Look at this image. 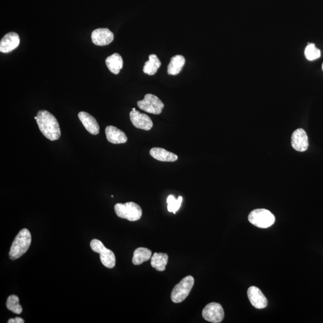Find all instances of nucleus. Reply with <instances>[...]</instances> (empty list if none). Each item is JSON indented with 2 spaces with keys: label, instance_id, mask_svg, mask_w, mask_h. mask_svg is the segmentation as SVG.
I'll return each mask as SVG.
<instances>
[{
  "label": "nucleus",
  "instance_id": "obj_1",
  "mask_svg": "<svg viewBox=\"0 0 323 323\" xmlns=\"http://www.w3.org/2000/svg\"><path fill=\"white\" fill-rule=\"evenodd\" d=\"M36 122L43 136L50 141L60 139L61 136L60 125L56 117L48 111L40 110L36 114Z\"/></svg>",
  "mask_w": 323,
  "mask_h": 323
},
{
  "label": "nucleus",
  "instance_id": "obj_2",
  "mask_svg": "<svg viewBox=\"0 0 323 323\" xmlns=\"http://www.w3.org/2000/svg\"><path fill=\"white\" fill-rule=\"evenodd\" d=\"M32 244V235L29 230L23 229L20 230L14 240L10 247L9 257L15 260L20 258L29 249Z\"/></svg>",
  "mask_w": 323,
  "mask_h": 323
},
{
  "label": "nucleus",
  "instance_id": "obj_3",
  "mask_svg": "<svg viewBox=\"0 0 323 323\" xmlns=\"http://www.w3.org/2000/svg\"><path fill=\"white\" fill-rule=\"evenodd\" d=\"M114 211L118 217L130 221L140 220L143 214L142 208L133 202L116 204L114 206Z\"/></svg>",
  "mask_w": 323,
  "mask_h": 323
},
{
  "label": "nucleus",
  "instance_id": "obj_4",
  "mask_svg": "<svg viewBox=\"0 0 323 323\" xmlns=\"http://www.w3.org/2000/svg\"><path fill=\"white\" fill-rule=\"evenodd\" d=\"M195 283V280L192 276L183 278L178 285L174 286L171 298L174 303H179L183 302L189 296Z\"/></svg>",
  "mask_w": 323,
  "mask_h": 323
},
{
  "label": "nucleus",
  "instance_id": "obj_5",
  "mask_svg": "<svg viewBox=\"0 0 323 323\" xmlns=\"http://www.w3.org/2000/svg\"><path fill=\"white\" fill-rule=\"evenodd\" d=\"M249 220L255 226L266 229L275 223V218L268 210L256 209L250 213Z\"/></svg>",
  "mask_w": 323,
  "mask_h": 323
},
{
  "label": "nucleus",
  "instance_id": "obj_6",
  "mask_svg": "<svg viewBox=\"0 0 323 323\" xmlns=\"http://www.w3.org/2000/svg\"><path fill=\"white\" fill-rule=\"evenodd\" d=\"M91 247L92 251L100 254V260L104 266L109 269L114 268L116 265V257L113 251L107 249L101 241L96 239L91 241Z\"/></svg>",
  "mask_w": 323,
  "mask_h": 323
},
{
  "label": "nucleus",
  "instance_id": "obj_7",
  "mask_svg": "<svg viewBox=\"0 0 323 323\" xmlns=\"http://www.w3.org/2000/svg\"><path fill=\"white\" fill-rule=\"evenodd\" d=\"M137 105L142 110L153 114L162 113L164 104L156 95L148 94L145 95L144 100L139 101Z\"/></svg>",
  "mask_w": 323,
  "mask_h": 323
},
{
  "label": "nucleus",
  "instance_id": "obj_8",
  "mask_svg": "<svg viewBox=\"0 0 323 323\" xmlns=\"http://www.w3.org/2000/svg\"><path fill=\"white\" fill-rule=\"evenodd\" d=\"M202 317L207 322L213 323H220L223 321L224 317L223 308L220 303H209L202 311Z\"/></svg>",
  "mask_w": 323,
  "mask_h": 323
},
{
  "label": "nucleus",
  "instance_id": "obj_9",
  "mask_svg": "<svg viewBox=\"0 0 323 323\" xmlns=\"http://www.w3.org/2000/svg\"><path fill=\"white\" fill-rule=\"evenodd\" d=\"M129 116L135 127L145 131H149L153 128V123L150 117L147 114L140 113L136 108L132 109Z\"/></svg>",
  "mask_w": 323,
  "mask_h": 323
},
{
  "label": "nucleus",
  "instance_id": "obj_10",
  "mask_svg": "<svg viewBox=\"0 0 323 323\" xmlns=\"http://www.w3.org/2000/svg\"><path fill=\"white\" fill-rule=\"evenodd\" d=\"M91 38L97 46H107L113 41L114 35L108 29H98L92 32Z\"/></svg>",
  "mask_w": 323,
  "mask_h": 323
},
{
  "label": "nucleus",
  "instance_id": "obj_11",
  "mask_svg": "<svg viewBox=\"0 0 323 323\" xmlns=\"http://www.w3.org/2000/svg\"><path fill=\"white\" fill-rule=\"evenodd\" d=\"M291 145L294 149L303 152L308 149L309 146L307 133L303 129H296L291 136Z\"/></svg>",
  "mask_w": 323,
  "mask_h": 323
},
{
  "label": "nucleus",
  "instance_id": "obj_12",
  "mask_svg": "<svg viewBox=\"0 0 323 323\" xmlns=\"http://www.w3.org/2000/svg\"><path fill=\"white\" fill-rule=\"evenodd\" d=\"M20 43V38L16 33L10 32L5 35L0 41V52L8 53L17 48Z\"/></svg>",
  "mask_w": 323,
  "mask_h": 323
},
{
  "label": "nucleus",
  "instance_id": "obj_13",
  "mask_svg": "<svg viewBox=\"0 0 323 323\" xmlns=\"http://www.w3.org/2000/svg\"><path fill=\"white\" fill-rule=\"evenodd\" d=\"M247 294L251 305L255 308H265L268 305V300L258 287L254 286L250 287L247 291Z\"/></svg>",
  "mask_w": 323,
  "mask_h": 323
},
{
  "label": "nucleus",
  "instance_id": "obj_14",
  "mask_svg": "<svg viewBox=\"0 0 323 323\" xmlns=\"http://www.w3.org/2000/svg\"><path fill=\"white\" fill-rule=\"evenodd\" d=\"M78 117L86 130L90 134L96 136L100 133V126L95 117L85 111H80Z\"/></svg>",
  "mask_w": 323,
  "mask_h": 323
},
{
  "label": "nucleus",
  "instance_id": "obj_15",
  "mask_svg": "<svg viewBox=\"0 0 323 323\" xmlns=\"http://www.w3.org/2000/svg\"><path fill=\"white\" fill-rule=\"evenodd\" d=\"M107 139L113 144H123L128 141V137L120 129L113 126H108L106 128Z\"/></svg>",
  "mask_w": 323,
  "mask_h": 323
},
{
  "label": "nucleus",
  "instance_id": "obj_16",
  "mask_svg": "<svg viewBox=\"0 0 323 323\" xmlns=\"http://www.w3.org/2000/svg\"><path fill=\"white\" fill-rule=\"evenodd\" d=\"M150 154L154 159L161 162H175L178 159L176 154L162 148H152L150 151Z\"/></svg>",
  "mask_w": 323,
  "mask_h": 323
},
{
  "label": "nucleus",
  "instance_id": "obj_17",
  "mask_svg": "<svg viewBox=\"0 0 323 323\" xmlns=\"http://www.w3.org/2000/svg\"><path fill=\"white\" fill-rule=\"evenodd\" d=\"M106 64L109 71L114 74H118L123 68V59L119 53H115L106 59Z\"/></svg>",
  "mask_w": 323,
  "mask_h": 323
},
{
  "label": "nucleus",
  "instance_id": "obj_18",
  "mask_svg": "<svg viewBox=\"0 0 323 323\" xmlns=\"http://www.w3.org/2000/svg\"><path fill=\"white\" fill-rule=\"evenodd\" d=\"M186 63V60L182 55H176L171 59L170 63L168 65L167 72L168 74L176 75L181 72Z\"/></svg>",
  "mask_w": 323,
  "mask_h": 323
},
{
  "label": "nucleus",
  "instance_id": "obj_19",
  "mask_svg": "<svg viewBox=\"0 0 323 323\" xmlns=\"http://www.w3.org/2000/svg\"><path fill=\"white\" fill-rule=\"evenodd\" d=\"M161 66V62L156 55L151 54L148 57V61L145 62L143 67V72L145 74L150 75L155 74L160 67Z\"/></svg>",
  "mask_w": 323,
  "mask_h": 323
},
{
  "label": "nucleus",
  "instance_id": "obj_20",
  "mask_svg": "<svg viewBox=\"0 0 323 323\" xmlns=\"http://www.w3.org/2000/svg\"><path fill=\"white\" fill-rule=\"evenodd\" d=\"M152 252L149 249L140 247L134 252L133 263L134 265H142V263L147 262L150 259Z\"/></svg>",
  "mask_w": 323,
  "mask_h": 323
},
{
  "label": "nucleus",
  "instance_id": "obj_21",
  "mask_svg": "<svg viewBox=\"0 0 323 323\" xmlns=\"http://www.w3.org/2000/svg\"><path fill=\"white\" fill-rule=\"evenodd\" d=\"M168 262V255L162 252H155L151 257V265L158 271H164Z\"/></svg>",
  "mask_w": 323,
  "mask_h": 323
},
{
  "label": "nucleus",
  "instance_id": "obj_22",
  "mask_svg": "<svg viewBox=\"0 0 323 323\" xmlns=\"http://www.w3.org/2000/svg\"><path fill=\"white\" fill-rule=\"evenodd\" d=\"M6 306L8 310L12 311L14 313L16 314L22 313V307L19 303V297L16 295H11L8 297Z\"/></svg>",
  "mask_w": 323,
  "mask_h": 323
},
{
  "label": "nucleus",
  "instance_id": "obj_23",
  "mask_svg": "<svg viewBox=\"0 0 323 323\" xmlns=\"http://www.w3.org/2000/svg\"><path fill=\"white\" fill-rule=\"evenodd\" d=\"M305 57L309 61H314L321 57V51L314 43H309L305 50Z\"/></svg>",
  "mask_w": 323,
  "mask_h": 323
},
{
  "label": "nucleus",
  "instance_id": "obj_24",
  "mask_svg": "<svg viewBox=\"0 0 323 323\" xmlns=\"http://www.w3.org/2000/svg\"><path fill=\"white\" fill-rule=\"evenodd\" d=\"M182 201V196H179L178 199H176L173 195L168 196L167 198L168 212H173L174 214H176V212L180 208Z\"/></svg>",
  "mask_w": 323,
  "mask_h": 323
},
{
  "label": "nucleus",
  "instance_id": "obj_25",
  "mask_svg": "<svg viewBox=\"0 0 323 323\" xmlns=\"http://www.w3.org/2000/svg\"><path fill=\"white\" fill-rule=\"evenodd\" d=\"M24 320L20 317H16L15 319H11L8 320V323H24Z\"/></svg>",
  "mask_w": 323,
  "mask_h": 323
},
{
  "label": "nucleus",
  "instance_id": "obj_26",
  "mask_svg": "<svg viewBox=\"0 0 323 323\" xmlns=\"http://www.w3.org/2000/svg\"><path fill=\"white\" fill-rule=\"evenodd\" d=\"M323 70V66H322Z\"/></svg>",
  "mask_w": 323,
  "mask_h": 323
}]
</instances>
